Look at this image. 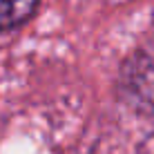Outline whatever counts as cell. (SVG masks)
<instances>
[{
	"label": "cell",
	"instance_id": "1",
	"mask_svg": "<svg viewBox=\"0 0 154 154\" xmlns=\"http://www.w3.org/2000/svg\"><path fill=\"white\" fill-rule=\"evenodd\" d=\"M116 94L130 112L154 116V38L139 45L121 63Z\"/></svg>",
	"mask_w": 154,
	"mask_h": 154
},
{
	"label": "cell",
	"instance_id": "2",
	"mask_svg": "<svg viewBox=\"0 0 154 154\" xmlns=\"http://www.w3.org/2000/svg\"><path fill=\"white\" fill-rule=\"evenodd\" d=\"M40 0H0V31H11L29 23Z\"/></svg>",
	"mask_w": 154,
	"mask_h": 154
}]
</instances>
